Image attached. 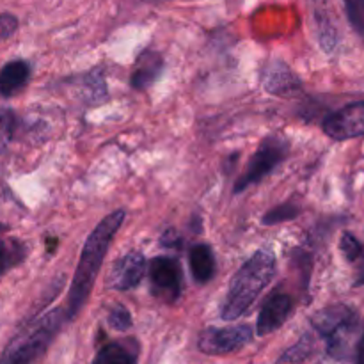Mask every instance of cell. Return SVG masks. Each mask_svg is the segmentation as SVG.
Segmentation results:
<instances>
[{"mask_svg":"<svg viewBox=\"0 0 364 364\" xmlns=\"http://www.w3.org/2000/svg\"><path fill=\"white\" fill-rule=\"evenodd\" d=\"M124 217H127V212L123 208L116 210L110 215H107L85 240L77 270H75L73 283H71L70 294H68V309H64L68 322L77 318L80 309L87 302L92 284H95L96 276L100 272V267H102L107 251L112 244V238L116 237L121 224L124 223Z\"/></svg>","mask_w":364,"mask_h":364,"instance_id":"obj_1","label":"cell"},{"mask_svg":"<svg viewBox=\"0 0 364 364\" xmlns=\"http://www.w3.org/2000/svg\"><path fill=\"white\" fill-rule=\"evenodd\" d=\"M274 276H276L274 252L267 251V249L255 252L252 258H249L231 279L228 297L220 309L223 320L233 322V320L240 318L255 304L262 291L269 287Z\"/></svg>","mask_w":364,"mask_h":364,"instance_id":"obj_2","label":"cell"},{"mask_svg":"<svg viewBox=\"0 0 364 364\" xmlns=\"http://www.w3.org/2000/svg\"><path fill=\"white\" fill-rule=\"evenodd\" d=\"M66 322V311L53 309L48 315L27 323L0 355V364H38L45 355L53 338Z\"/></svg>","mask_w":364,"mask_h":364,"instance_id":"obj_3","label":"cell"},{"mask_svg":"<svg viewBox=\"0 0 364 364\" xmlns=\"http://www.w3.org/2000/svg\"><path fill=\"white\" fill-rule=\"evenodd\" d=\"M311 326L327 341V352L334 359H347L358 331V315L348 306L338 304L313 315Z\"/></svg>","mask_w":364,"mask_h":364,"instance_id":"obj_4","label":"cell"},{"mask_svg":"<svg viewBox=\"0 0 364 364\" xmlns=\"http://www.w3.org/2000/svg\"><path fill=\"white\" fill-rule=\"evenodd\" d=\"M288 151H290V144H288V141L284 137L272 135V137L263 139L259 148L252 155L251 162L247 164V169L238 178L237 185H235V194L244 192L251 185L259 183L267 174L272 173L287 159Z\"/></svg>","mask_w":364,"mask_h":364,"instance_id":"obj_5","label":"cell"},{"mask_svg":"<svg viewBox=\"0 0 364 364\" xmlns=\"http://www.w3.org/2000/svg\"><path fill=\"white\" fill-rule=\"evenodd\" d=\"M251 326H231V327H210L199 336L198 348L206 355H228L242 350L245 345L252 341Z\"/></svg>","mask_w":364,"mask_h":364,"instance_id":"obj_6","label":"cell"},{"mask_svg":"<svg viewBox=\"0 0 364 364\" xmlns=\"http://www.w3.org/2000/svg\"><path fill=\"white\" fill-rule=\"evenodd\" d=\"M151 291L156 299L174 304L181 295V269L176 259L169 256H156L149 262Z\"/></svg>","mask_w":364,"mask_h":364,"instance_id":"obj_7","label":"cell"},{"mask_svg":"<svg viewBox=\"0 0 364 364\" xmlns=\"http://www.w3.org/2000/svg\"><path fill=\"white\" fill-rule=\"evenodd\" d=\"M323 132L334 141L364 135V102H355L336 112L329 114L322 123Z\"/></svg>","mask_w":364,"mask_h":364,"instance_id":"obj_8","label":"cell"},{"mask_svg":"<svg viewBox=\"0 0 364 364\" xmlns=\"http://www.w3.org/2000/svg\"><path fill=\"white\" fill-rule=\"evenodd\" d=\"M148 263L142 252L132 251L128 255L121 256L110 269L109 276H107V288L117 291L132 290L137 287L144 277Z\"/></svg>","mask_w":364,"mask_h":364,"instance_id":"obj_9","label":"cell"},{"mask_svg":"<svg viewBox=\"0 0 364 364\" xmlns=\"http://www.w3.org/2000/svg\"><path fill=\"white\" fill-rule=\"evenodd\" d=\"M291 311H294V301H291L290 295L283 294V291H274L259 311L258 322H256V334L267 336V334L276 333L287 322Z\"/></svg>","mask_w":364,"mask_h":364,"instance_id":"obj_10","label":"cell"},{"mask_svg":"<svg viewBox=\"0 0 364 364\" xmlns=\"http://www.w3.org/2000/svg\"><path fill=\"white\" fill-rule=\"evenodd\" d=\"M164 70V57L153 50H144L135 60L134 71H132L130 84L137 91H146L151 87L153 82L159 78Z\"/></svg>","mask_w":364,"mask_h":364,"instance_id":"obj_11","label":"cell"},{"mask_svg":"<svg viewBox=\"0 0 364 364\" xmlns=\"http://www.w3.org/2000/svg\"><path fill=\"white\" fill-rule=\"evenodd\" d=\"M92 364H139L137 341H109V343H105L96 352Z\"/></svg>","mask_w":364,"mask_h":364,"instance_id":"obj_12","label":"cell"},{"mask_svg":"<svg viewBox=\"0 0 364 364\" xmlns=\"http://www.w3.org/2000/svg\"><path fill=\"white\" fill-rule=\"evenodd\" d=\"M27 256V249L21 240L13 237L9 226L0 223V276L20 265Z\"/></svg>","mask_w":364,"mask_h":364,"instance_id":"obj_13","label":"cell"},{"mask_svg":"<svg viewBox=\"0 0 364 364\" xmlns=\"http://www.w3.org/2000/svg\"><path fill=\"white\" fill-rule=\"evenodd\" d=\"M31 66L25 60H11L0 68V96L11 98L27 85Z\"/></svg>","mask_w":364,"mask_h":364,"instance_id":"obj_14","label":"cell"},{"mask_svg":"<svg viewBox=\"0 0 364 364\" xmlns=\"http://www.w3.org/2000/svg\"><path fill=\"white\" fill-rule=\"evenodd\" d=\"M188 263H191L192 276L198 283L205 284L215 276V256L210 245L198 244L192 247L188 255Z\"/></svg>","mask_w":364,"mask_h":364,"instance_id":"obj_15","label":"cell"},{"mask_svg":"<svg viewBox=\"0 0 364 364\" xmlns=\"http://www.w3.org/2000/svg\"><path fill=\"white\" fill-rule=\"evenodd\" d=\"M297 87V78L283 63L270 64L265 70V89L272 95H288Z\"/></svg>","mask_w":364,"mask_h":364,"instance_id":"obj_16","label":"cell"},{"mask_svg":"<svg viewBox=\"0 0 364 364\" xmlns=\"http://www.w3.org/2000/svg\"><path fill=\"white\" fill-rule=\"evenodd\" d=\"M341 251H343L345 258L354 265V269L358 270V279L359 283H364V247L361 242L350 233H345L341 237Z\"/></svg>","mask_w":364,"mask_h":364,"instance_id":"obj_17","label":"cell"},{"mask_svg":"<svg viewBox=\"0 0 364 364\" xmlns=\"http://www.w3.org/2000/svg\"><path fill=\"white\" fill-rule=\"evenodd\" d=\"M14 130H16V116L13 110L0 109V155L9 148Z\"/></svg>","mask_w":364,"mask_h":364,"instance_id":"obj_18","label":"cell"},{"mask_svg":"<svg viewBox=\"0 0 364 364\" xmlns=\"http://www.w3.org/2000/svg\"><path fill=\"white\" fill-rule=\"evenodd\" d=\"M301 213L299 206H295L294 203H284V205L276 206L274 210H270L269 213L263 215V224L265 226H274V224L287 223V220H291L294 217H297Z\"/></svg>","mask_w":364,"mask_h":364,"instance_id":"obj_19","label":"cell"},{"mask_svg":"<svg viewBox=\"0 0 364 364\" xmlns=\"http://www.w3.org/2000/svg\"><path fill=\"white\" fill-rule=\"evenodd\" d=\"M313 350V340L311 336H304L297 345H294L291 348H288L283 355H281L279 363H297L304 361Z\"/></svg>","mask_w":364,"mask_h":364,"instance_id":"obj_20","label":"cell"},{"mask_svg":"<svg viewBox=\"0 0 364 364\" xmlns=\"http://www.w3.org/2000/svg\"><path fill=\"white\" fill-rule=\"evenodd\" d=\"M109 326L112 327L114 331H119V333H124L132 327V315L124 306H114L109 313Z\"/></svg>","mask_w":364,"mask_h":364,"instance_id":"obj_21","label":"cell"},{"mask_svg":"<svg viewBox=\"0 0 364 364\" xmlns=\"http://www.w3.org/2000/svg\"><path fill=\"white\" fill-rule=\"evenodd\" d=\"M345 6L352 25L364 34V0H345Z\"/></svg>","mask_w":364,"mask_h":364,"instance_id":"obj_22","label":"cell"},{"mask_svg":"<svg viewBox=\"0 0 364 364\" xmlns=\"http://www.w3.org/2000/svg\"><path fill=\"white\" fill-rule=\"evenodd\" d=\"M18 20L11 13L0 14V39H7L16 32Z\"/></svg>","mask_w":364,"mask_h":364,"instance_id":"obj_23","label":"cell"},{"mask_svg":"<svg viewBox=\"0 0 364 364\" xmlns=\"http://www.w3.org/2000/svg\"><path fill=\"white\" fill-rule=\"evenodd\" d=\"M355 364H364V334L355 347Z\"/></svg>","mask_w":364,"mask_h":364,"instance_id":"obj_24","label":"cell"},{"mask_svg":"<svg viewBox=\"0 0 364 364\" xmlns=\"http://www.w3.org/2000/svg\"><path fill=\"white\" fill-rule=\"evenodd\" d=\"M148 2H164V0H148Z\"/></svg>","mask_w":364,"mask_h":364,"instance_id":"obj_25","label":"cell"}]
</instances>
